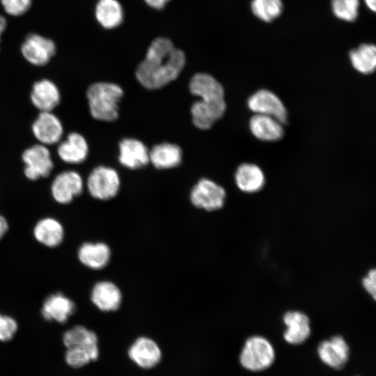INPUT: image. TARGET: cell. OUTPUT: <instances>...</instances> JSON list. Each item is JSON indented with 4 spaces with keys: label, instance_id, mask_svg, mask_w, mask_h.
Here are the masks:
<instances>
[{
    "label": "cell",
    "instance_id": "7",
    "mask_svg": "<svg viewBox=\"0 0 376 376\" xmlns=\"http://www.w3.org/2000/svg\"><path fill=\"white\" fill-rule=\"evenodd\" d=\"M226 197L224 188L207 178L199 180L191 188L189 194L191 203L195 207L207 212L221 209Z\"/></svg>",
    "mask_w": 376,
    "mask_h": 376
},
{
    "label": "cell",
    "instance_id": "1",
    "mask_svg": "<svg viewBox=\"0 0 376 376\" xmlns=\"http://www.w3.org/2000/svg\"><path fill=\"white\" fill-rule=\"evenodd\" d=\"M185 63L181 49L170 39L159 37L148 48L145 58L136 68V77L145 88L159 89L178 78Z\"/></svg>",
    "mask_w": 376,
    "mask_h": 376
},
{
    "label": "cell",
    "instance_id": "16",
    "mask_svg": "<svg viewBox=\"0 0 376 376\" xmlns=\"http://www.w3.org/2000/svg\"><path fill=\"white\" fill-rule=\"evenodd\" d=\"M285 329L283 336L290 345H298L304 343L311 333L308 316L299 311H288L283 316Z\"/></svg>",
    "mask_w": 376,
    "mask_h": 376
},
{
    "label": "cell",
    "instance_id": "36",
    "mask_svg": "<svg viewBox=\"0 0 376 376\" xmlns=\"http://www.w3.org/2000/svg\"><path fill=\"white\" fill-rule=\"evenodd\" d=\"M6 26H7V22H6V18L3 16L0 15V38H1V34L6 29Z\"/></svg>",
    "mask_w": 376,
    "mask_h": 376
},
{
    "label": "cell",
    "instance_id": "13",
    "mask_svg": "<svg viewBox=\"0 0 376 376\" xmlns=\"http://www.w3.org/2000/svg\"><path fill=\"white\" fill-rule=\"evenodd\" d=\"M50 190L54 201L60 204H68L82 193L84 181L78 172L64 171L56 175Z\"/></svg>",
    "mask_w": 376,
    "mask_h": 376
},
{
    "label": "cell",
    "instance_id": "5",
    "mask_svg": "<svg viewBox=\"0 0 376 376\" xmlns=\"http://www.w3.org/2000/svg\"><path fill=\"white\" fill-rule=\"evenodd\" d=\"M127 355L132 363L144 370L157 368L163 358L159 343L148 336L136 338L128 347Z\"/></svg>",
    "mask_w": 376,
    "mask_h": 376
},
{
    "label": "cell",
    "instance_id": "21",
    "mask_svg": "<svg viewBox=\"0 0 376 376\" xmlns=\"http://www.w3.org/2000/svg\"><path fill=\"white\" fill-rule=\"evenodd\" d=\"M57 153L60 159L67 164H81L86 159L88 154L87 141L79 133H69L64 140L59 142Z\"/></svg>",
    "mask_w": 376,
    "mask_h": 376
},
{
    "label": "cell",
    "instance_id": "24",
    "mask_svg": "<svg viewBox=\"0 0 376 376\" xmlns=\"http://www.w3.org/2000/svg\"><path fill=\"white\" fill-rule=\"evenodd\" d=\"M182 157L181 148L175 143L164 142L154 146L149 150V162L158 169L176 167L180 164Z\"/></svg>",
    "mask_w": 376,
    "mask_h": 376
},
{
    "label": "cell",
    "instance_id": "35",
    "mask_svg": "<svg viewBox=\"0 0 376 376\" xmlns=\"http://www.w3.org/2000/svg\"><path fill=\"white\" fill-rule=\"evenodd\" d=\"M8 230V223L6 219L0 214V240L6 235Z\"/></svg>",
    "mask_w": 376,
    "mask_h": 376
},
{
    "label": "cell",
    "instance_id": "33",
    "mask_svg": "<svg viewBox=\"0 0 376 376\" xmlns=\"http://www.w3.org/2000/svg\"><path fill=\"white\" fill-rule=\"evenodd\" d=\"M362 286L373 299L376 298V271L375 268L370 269L361 281Z\"/></svg>",
    "mask_w": 376,
    "mask_h": 376
},
{
    "label": "cell",
    "instance_id": "34",
    "mask_svg": "<svg viewBox=\"0 0 376 376\" xmlns=\"http://www.w3.org/2000/svg\"><path fill=\"white\" fill-rule=\"evenodd\" d=\"M152 8L160 10L164 8L170 0H144Z\"/></svg>",
    "mask_w": 376,
    "mask_h": 376
},
{
    "label": "cell",
    "instance_id": "8",
    "mask_svg": "<svg viewBox=\"0 0 376 376\" xmlns=\"http://www.w3.org/2000/svg\"><path fill=\"white\" fill-rule=\"evenodd\" d=\"M22 159L24 164V175L30 180L47 177L54 168L49 150L40 143L25 149Z\"/></svg>",
    "mask_w": 376,
    "mask_h": 376
},
{
    "label": "cell",
    "instance_id": "23",
    "mask_svg": "<svg viewBox=\"0 0 376 376\" xmlns=\"http://www.w3.org/2000/svg\"><path fill=\"white\" fill-rule=\"evenodd\" d=\"M35 239L41 244L54 248L61 244L64 238V228L61 223L52 217L39 220L33 230Z\"/></svg>",
    "mask_w": 376,
    "mask_h": 376
},
{
    "label": "cell",
    "instance_id": "25",
    "mask_svg": "<svg viewBox=\"0 0 376 376\" xmlns=\"http://www.w3.org/2000/svg\"><path fill=\"white\" fill-rule=\"evenodd\" d=\"M235 183L244 193H256L265 185V175L261 169L256 164L244 163L237 169L235 173Z\"/></svg>",
    "mask_w": 376,
    "mask_h": 376
},
{
    "label": "cell",
    "instance_id": "31",
    "mask_svg": "<svg viewBox=\"0 0 376 376\" xmlns=\"http://www.w3.org/2000/svg\"><path fill=\"white\" fill-rule=\"evenodd\" d=\"M17 329V322L13 318L0 313V341L5 342L11 340Z\"/></svg>",
    "mask_w": 376,
    "mask_h": 376
},
{
    "label": "cell",
    "instance_id": "11",
    "mask_svg": "<svg viewBox=\"0 0 376 376\" xmlns=\"http://www.w3.org/2000/svg\"><path fill=\"white\" fill-rule=\"evenodd\" d=\"M249 109L255 114L273 117L283 125L288 122L287 109L281 99L272 91L260 89L247 100Z\"/></svg>",
    "mask_w": 376,
    "mask_h": 376
},
{
    "label": "cell",
    "instance_id": "15",
    "mask_svg": "<svg viewBox=\"0 0 376 376\" xmlns=\"http://www.w3.org/2000/svg\"><path fill=\"white\" fill-rule=\"evenodd\" d=\"M31 130L39 143L46 146L58 143L63 134V124L52 111H40L33 122Z\"/></svg>",
    "mask_w": 376,
    "mask_h": 376
},
{
    "label": "cell",
    "instance_id": "14",
    "mask_svg": "<svg viewBox=\"0 0 376 376\" xmlns=\"http://www.w3.org/2000/svg\"><path fill=\"white\" fill-rule=\"evenodd\" d=\"M91 301L100 311L110 313L117 311L121 306L123 295L120 287L109 280L99 281L93 286Z\"/></svg>",
    "mask_w": 376,
    "mask_h": 376
},
{
    "label": "cell",
    "instance_id": "37",
    "mask_svg": "<svg viewBox=\"0 0 376 376\" xmlns=\"http://www.w3.org/2000/svg\"><path fill=\"white\" fill-rule=\"evenodd\" d=\"M367 7L372 10L375 12L376 10V0H364Z\"/></svg>",
    "mask_w": 376,
    "mask_h": 376
},
{
    "label": "cell",
    "instance_id": "27",
    "mask_svg": "<svg viewBox=\"0 0 376 376\" xmlns=\"http://www.w3.org/2000/svg\"><path fill=\"white\" fill-rule=\"evenodd\" d=\"M189 88L191 94L202 97H225L222 85L212 75L196 73L189 81Z\"/></svg>",
    "mask_w": 376,
    "mask_h": 376
},
{
    "label": "cell",
    "instance_id": "10",
    "mask_svg": "<svg viewBox=\"0 0 376 376\" xmlns=\"http://www.w3.org/2000/svg\"><path fill=\"white\" fill-rule=\"evenodd\" d=\"M321 361L336 370L343 369L347 365L350 354V346L340 335H335L322 340L317 347Z\"/></svg>",
    "mask_w": 376,
    "mask_h": 376
},
{
    "label": "cell",
    "instance_id": "26",
    "mask_svg": "<svg viewBox=\"0 0 376 376\" xmlns=\"http://www.w3.org/2000/svg\"><path fill=\"white\" fill-rule=\"evenodd\" d=\"M95 15L98 23L105 29L118 27L123 20V10L117 0H99L95 6Z\"/></svg>",
    "mask_w": 376,
    "mask_h": 376
},
{
    "label": "cell",
    "instance_id": "9",
    "mask_svg": "<svg viewBox=\"0 0 376 376\" xmlns=\"http://www.w3.org/2000/svg\"><path fill=\"white\" fill-rule=\"evenodd\" d=\"M225 98H201L191 107L194 125L201 130H209L226 112Z\"/></svg>",
    "mask_w": 376,
    "mask_h": 376
},
{
    "label": "cell",
    "instance_id": "30",
    "mask_svg": "<svg viewBox=\"0 0 376 376\" xmlns=\"http://www.w3.org/2000/svg\"><path fill=\"white\" fill-rule=\"evenodd\" d=\"M359 6V0H331L335 16L346 22H352L357 17Z\"/></svg>",
    "mask_w": 376,
    "mask_h": 376
},
{
    "label": "cell",
    "instance_id": "20",
    "mask_svg": "<svg viewBox=\"0 0 376 376\" xmlns=\"http://www.w3.org/2000/svg\"><path fill=\"white\" fill-rule=\"evenodd\" d=\"M31 101L40 111H52L61 101L57 86L47 79L36 81L30 94Z\"/></svg>",
    "mask_w": 376,
    "mask_h": 376
},
{
    "label": "cell",
    "instance_id": "19",
    "mask_svg": "<svg viewBox=\"0 0 376 376\" xmlns=\"http://www.w3.org/2000/svg\"><path fill=\"white\" fill-rule=\"evenodd\" d=\"M74 301L61 292L49 295L44 301L41 314L47 320L65 323L75 312Z\"/></svg>",
    "mask_w": 376,
    "mask_h": 376
},
{
    "label": "cell",
    "instance_id": "29",
    "mask_svg": "<svg viewBox=\"0 0 376 376\" xmlns=\"http://www.w3.org/2000/svg\"><path fill=\"white\" fill-rule=\"evenodd\" d=\"M251 11L253 15L264 22H271L282 13L281 0H252Z\"/></svg>",
    "mask_w": 376,
    "mask_h": 376
},
{
    "label": "cell",
    "instance_id": "18",
    "mask_svg": "<svg viewBox=\"0 0 376 376\" xmlns=\"http://www.w3.org/2000/svg\"><path fill=\"white\" fill-rule=\"evenodd\" d=\"M119 162L130 169H137L148 164L149 150L139 140L125 138L119 143Z\"/></svg>",
    "mask_w": 376,
    "mask_h": 376
},
{
    "label": "cell",
    "instance_id": "3",
    "mask_svg": "<svg viewBox=\"0 0 376 376\" xmlns=\"http://www.w3.org/2000/svg\"><path fill=\"white\" fill-rule=\"evenodd\" d=\"M123 96L122 88L113 83L96 82L86 91L91 116L101 121H113L118 117V103Z\"/></svg>",
    "mask_w": 376,
    "mask_h": 376
},
{
    "label": "cell",
    "instance_id": "22",
    "mask_svg": "<svg viewBox=\"0 0 376 376\" xmlns=\"http://www.w3.org/2000/svg\"><path fill=\"white\" fill-rule=\"evenodd\" d=\"M249 125L252 134L263 141H276L284 134L283 124L269 116L254 114Z\"/></svg>",
    "mask_w": 376,
    "mask_h": 376
},
{
    "label": "cell",
    "instance_id": "17",
    "mask_svg": "<svg viewBox=\"0 0 376 376\" xmlns=\"http://www.w3.org/2000/svg\"><path fill=\"white\" fill-rule=\"evenodd\" d=\"M111 257V249L104 242H86L80 245L77 251L79 262L92 270L105 268Z\"/></svg>",
    "mask_w": 376,
    "mask_h": 376
},
{
    "label": "cell",
    "instance_id": "32",
    "mask_svg": "<svg viewBox=\"0 0 376 376\" xmlns=\"http://www.w3.org/2000/svg\"><path fill=\"white\" fill-rule=\"evenodd\" d=\"M5 12L11 16H20L26 13L32 0H0Z\"/></svg>",
    "mask_w": 376,
    "mask_h": 376
},
{
    "label": "cell",
    "instance_id": "4",
    "mask_svg": "<svg viewBox=\"0 0 376 376\" xmlns=\"http://www.w3.org/2000/svg\"><path fill=\"white\" fill-rule=\"evenodd\" d=\"M275 361V351L270 341L260 335L251 336L244 341L239 355L240 365L251 372H261Z\"/></svg>",
    "mask_w": 376,
    "mask_h": 376
},
{
    "label": "cell",
    "instance_id": "2",
    "mask_svg": "<svg viewBox=\"0 0 376 376\" xmlns=\"http://www.w3.org/2000/svg\"><path fill=\"white\" fill-rule=\"evenodd\" d=\"M63 342L66 347L65 362L72 368H82L99 358L98 337L86 327L76 325L68 329L63 334Z\"/></svg>",
    "mask_w": 376,
    "mask_h": 376
},
{
    "label": "cell",
    "instance_id": "12",
    "mask_svg": "<svg viewBox=\"0 0 376 376\" xmlns=\"http://www.w3.org/2000/svg\"><path fill=\"white\" fill-rule=\"evenodd\" d=\"M56 51V45L53 40L35 33L28 34L21 46L23 57L36 66L48 63Z\"/></svg>",
    "mask_w": 376,
    "mask_h": 376
},
{
    "label": "cell",
    "instance_id": "28",
    "mask_svg": "<svg viewBox=\"0 0 376 376\" xmlns=\"http://www.w3.org/2000/svg\"><path fill=\"white\" fill-rule=\"evenodd\" d=\"M350 60L353 68L360 73L374 72L376 67V47L373 44H362L352 49Z\"/></svg>",
    "mask_w": 376,
    "mask_h": 376
},
{
    "label": "cell",
    "instance_id": "6",
    "mask_svg": "<svg viewBox=\"0 0 376 376\" xmlns=\"http://www.w3.org/2000/svg\"><path fill=\"white\" fill-rule=\"evenodd\" d=\"M86 185L93 198L100 201H109L118 194L120 181L115 169L99 166L90 173Z\"/></svg>",
    "mask_w": 376,
    "mask_h": 376
}]
</instances>
